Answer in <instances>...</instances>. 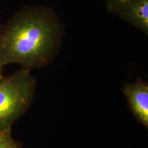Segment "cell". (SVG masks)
I'll list each match as a JSON object with an SVG mask.
<instances>
[{
	"instance_id": "6da1fadb",
	"label": "cell",
	"mask_w": 148,
	"mask_h": 148,
	"mask_svg": "<svg viewBox=\"0 0 148 148\" xmlns=\"http://www.w3.org/2000/svg\"><path fill=\"white\" fill-rule=\"evenodd\" d=\"M62 27L52 11L25 7L0 27V66L31 70L47 65L60 43Z\"/></svg>"
},
{
	"instance_id": "7a4b0ae2",
	"label": "cell",
	"mask_w": 148,
	"mask_h": 148,
	"mask_svg": "<svg viewBox=\"0 0 148 148\" xmlns=\"http://www.w3.org/2000/svg\"><path fill=\"white\" fill-rule=\"evenodd\" d=\"M36 84L31 70L25 68L0 80V132H11L14 123L29 108Z\"/></svg>"
},
{
	"instance_id": "3957f363",
	"label": "cell",
	"mask_w": 148,
	"mask_h": 148,
	"mask_svg": "<svg viewBox=\"0 0 148 148\" xmlns=\"http://www.w3.org/2000/svg\"><path fill=\"white\" fill-rule=\"evenodd\" d=\"M108 11L148 34V0H122L107 3Z\"/></svg>"
},
{
	"instance_id": "277c9868",
	"label": "cell",
	"mask_w": 148,
	"mask_h": 148,
	"mask_svg": "<svg viewBox=\"0 0 148 148\" xmlns=\"http://www.w3.org/2000/svg\"><path fill=\"white\" fill-rule=\"evenodd\" d=\"M127 105L138 123L148 128V84L138 77L134 82L123 88Z\"/></svg>"
},
{
	"instance_id": "5b68a950",
	"label": "cell",
	"mask_w": 148,
	"mask_h": 148,
	"mask_svg": "<svg viewBox=\"0 0 148 148\" xmlns=\"http://www.w3.org/2000/svg\"><path fill=\"white\" fill-rule=\"evenodd\" d=\"M0 148H22V145L14 139L11 132H0Z\"/></svg>"
},
{
	"instance_id": "8992f818",
	"label": "cell",
	"mask_w": 148,
	"mask_h": 148,
	"mask_svg": "<svg viewBox=\"0 0 148 148\" xmlns=\"http://www.w3.org/2000/svg\"><path fill=\"white\" fill-rule=\"evenodd\" d=\"M3 77V76L2 75V73H1V67L0 66V80H1Z\"/></svg>"
},
{
	"instance_id": "52a82bcc",
	"label": "cell",
	"mask_w": 148,
	"mask_h": 148,
	"mask_svg": "<svg viewBox=\"0 0 148 148\" xmlns=\"http://www.w3.org/2000/svg\"><path fill=\"white\" fill-rule=\"evenodd\" d=\"M122 1V0H107V3L112 2V1Z\"/></svg>"
},
{
	"instance_id": "ba28073f",
	"label": "cell",
	"mask_w": 148,
	"mask_h": 148,
	"mask_svg": "<svg viewBox=\"0 0 148 148\" xmlns=\"http://www.w3.org/2000/svg\"><path fill=\"white\" fill-rule=\"evenodd\" d=\"M1 23H0V27H1Z\"/></svg>"
}]
</instances>
